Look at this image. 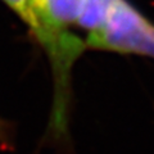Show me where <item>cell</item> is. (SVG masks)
I'll use <instances>...</instances> for the list:
<instances>
[{"label":"cell","instance_id":"obj_1","mask_svg":"<svg viewBox=\"0 0 154 154\" xmlns=\"http://www.w3.org/2000/svg\"><path fill=\"white\" fill-rule=\"evenodd\" d=\"M86 46L154 58V25L127 0H114L98 30L88 33Z\"/></svg>","mask_w":154,"mask_h":154},{"label":"cell","instance_id":"obj_2","mask_svg":"<svg viewBox=\"0 0 154 154\" xmlns=\"http://www.w3.org/2000/svg\"><path fill=\"white\" fill-rule=\"evenodd\" d=\"M3 2L28 26L30 31L32 32V35L36 36L38 26H37L35 14L32 12L30 0H3Z\"/></svg>","mask_w":154,"mask_h":154},{"label":"cell","instance_id":"obj_3","mask_svg":"<svg viewBox=\"0 0 154 154\" xmlns=\"http://www.w3.org/2000/svg\"><path fill=\"white\" fill-rule=\"evenodd\" d=\"M4 137H5V131H4V125L2 123V121H0V140H4Z\"/></svg>","mask_w":154,"mask_h":154}]
</instances>
